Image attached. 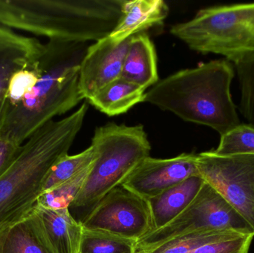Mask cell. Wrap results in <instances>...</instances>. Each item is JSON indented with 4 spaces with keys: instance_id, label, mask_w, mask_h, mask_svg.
Returning a JSON list of instances; mask_svg holds the SVG:
<instances>
[{
    "instance_id": "cell-13",
    "label": "cell",
    "mask_w": 254,
    "mask_h": 253,
    "mask_svg": "<svg viewBox=\"0 0 254 253\" xmlns=\"http://www.w3.org/2000/svg\"><path fill=\"white\" fill-rule=\"evenodd\" d=\"M42 45L35 37L17 34L0 25V118L10 77L25 66Z\"/></svg>"
},
{
    "instance_id": "cell-27",
    "label": "cell",
    "mask_w": 254,
    "mask_h": 253,
    "mask_svg": "<svg viewBox=\"0 0 254 253\" xmlns=\"http://www.w3.org/2000/svg\"><path fill=\"white\" fill-rule=\"evenodd\" d=\"M13 225V224H12ZM11 225L4 226V227H0V253H1V247H2L3 242H4V238L7 234V230L9 227Z\"/></svg>"
},
{
    "instance_id": "cell-15",
    "label": "cell",
    "mask_w": 254,
    "mask_h": 253,
    "mask_svg": "<svg viewBox=\"0 0 254 253\" xmlns=\"http://www.w3.org/2000/svg\"><path fill=\"white\" fill-rule=\"evenodd\" d=\"M121 78L145 90L158 83L156 51L152 40L144 32L131 37Z\"/></svg>"
},
{
    "instance_id": "cell-14",
    "label": "cell",
    "mask_w": 254,
    "mask_h": 253,
    "mask_svg": "<svg viewBox=\"0 0 254 253\" xmlns=\"http://www.w3.org/2000/svg\"><path fill=\"white\" fill-rule=\"evenodd\" d=\"M122 11L119 23L108 36L118 44L162 24L168 16L169 7L163 0H125Z\"/></svg>"
},
{
    "instance_id": "cell-12",
    "label": "cell",
    "mask_w": 254,
    "mask_h": 253,
    "mask_svg": "<svg viewBox=\"0 0 254 253\" xmlns=\"http://www.w3.org/2000/svg\"><path fill=\"white\" fill-rule=\"evenodd\" d=\"M28 215L46 253H80L83 225L68 208L49 209L36 204Z\"/></svg>"
},
{
    "instance_id": "cell-9",
    "label": "cell",
    "mask_w": 254,
    "mask_h": 253,
    "mask_svg": "<svg viewBox=\"0 0 254 253\" xmlns=\"http://www.w3.org/2000/svg\"><path fill=\"white\" fill-rule=\"evenodd\" d=\"M82 225L137 242L155 230L148 201L122 186L106 195Z\"/></svg>"
},
{
    "instance_id": "cell-11",
    "label": "cell",
    "mask_w": 254,
    "mask_h": 253,
    "mask_svg": "<svg viewBox=\"0 0 254 253\" xmlns=\"http://www.w3.org/2000/svg\"><path fill=\"white\" fill-rule=\"evenodd\" d=\"M131 38L118 44L107 37L88 46L79 69V88L83 100L89 101L121 78Z\"/></svg>"
},
{
    "instance_id": "cell-19",
    "label": "cell",
    "mask_w": 254,
    "mask_h": 253,
    "mask_svg": "<svg viewBox=\"0 0 254 253\" xmlns=\"http://www.w3.org/2000/svg\"><path fill=\"white\" fill-rule=\"evenodd\" d=\"M28 215L9 227L1 253H47Z\"/></svg>"
},
{
    "instance_id": "cell-16",
    "label": "cell",
    "mask_w": 254,
    "mask_h": 253,
    "mask_svg": "<svg viewBox=\"0 0 254 253\" xmlns=\"http://www.w3.org/2000/svg\"><path fill=\"white\" fill-rule=\"evenodd\" d=\"M204 184L199 175H194L149 199L155 230L165 227L181 215L192 203Z\"/></svg>"
},
{
    "instance_id": "cell-21",
    "label": "cell",
    "mask_w": 254,
    "mask_h": 253,
    "mask_svg": "<svg viewBox=\"0 0 254 253\" xmlns=\"http://www.w3.org/2000/svg\"><path fill=\"white\" fill-rule=\"evenodd\" d=\"M92 165L74 178L65 181L56 188L42 193L38 198L37 205L49 209H64L69 207L71 203L74 202L81 190L89 175Z\"/></svg>"
},
{
    "instance_id": "cell-22",
    "label": "cell",
    "mask_w": 254,
    "mask_h": 253,
    "mask_svg": "<svg viewBox=\"0 0 254 253\" xmlns=\"http://www.w3.org/2000/svg\"><path fill=\"white\" fill-rule=\"evenodd\" d=\"M213 151L222 155L254 154V126L240 123L221 136L219 146Z\"/></svg>"
},
{
    "instance_id": "cell-6",
    "label": "cell",
    "mask_w": 254,
    "mask_h": 253,
    "mask_svg": "<svg viewBox=\"0 0 254 253\" xmlns=\"http://www.w3.org/2000/svg\"><path fill=\"white\" fill-rule=\"evenodd\" d=\"M170 33L192 50L222 55L237 65L254 53V2L201 9Z\"/></svg>"
},
{
    "instance_id": "cell-7",
    "label": "cell",
    "mask_w": 254,
    "mask_h": 253,
    "mask_svg": "<svg viewBox=\"0 0 254 253\" xmlns=\"http://www.w3.org/2000/svg\"><path fill=\"white\" fill-rule=\"evenodd\" d=\"M212 231L254 234L243 216L204 181L192 203L181 215L137 242L136 253L149 252L181 236Z\"/></svg>"
},
{
    "instance_id": "cell-2",
    "label": "cell",
    "mask_w": 254,
    "mask_h": 253,
    "mask_svg": "<svg viewBox=\"0 0 254 253\" xmlns=\"http://www.w3.org/2000/svg\"><path fill=\"white\" fill-rule=\"evenodd\" d=\"M87 111L84 102L65 118L51 120L37 129L21 145L16 158L0 178V227L23 219L37 204L48 174L68 154Z\"/></svg>"
},
{
    "instance_id": "cell-5",
    "label": "cell",
    "mask_w": 254,
    "mask_h": 253,
    "mask_svg": "<svg viewBox=\"0 0 254 253\" xmlns=\"http://www.w3.org/2000/svg\"><path fill=\"white\" fill-rule=\"evenodd\" d=\"M95 160L79 194L68 210L83 224L96 205L122 184L137 165L149 157L151 145L141 125L108 123L95 131L92 144Z\"/></svg>"
},
{
    "instance_id": "cell-26",
    "label": "cell",
    "mask_w": 254,
    "mask_h": 253,
    "mask_svg": "<svg viewBox=\"0 0 254 253\" xmlns=\"http://www.w3.org/2000/svg\"><path fill=\"white\" fill-rule=\"evenodd\" d=\"M21 146L0 138V178L7 172L19 153Z\"/></svg>"
},
{
    "instance_id": "cell-18",
    "label": "cell",
    "mask_w": 254,
    "mask_h": 253,
    "mask_svg": "<svg viewBox=\"0 0 254 253\" xmlns=\"http://www.w3.org/2000/svg\"><path fill=\"white\" fill-rule=\"evenodd\" d=\"M95 160V152L92 146L74 155L61 157L52 168L43 186V193L56 188L71 179L91 166Z\"/></svg>"
},
{
    "instance_id": "cell-23",
    "label": "cell",
    "mask_w": 254,
    "mask_h": 253,
    "mask_svg": "<svg viewBox=\"0 0 254 253\" xmlns=\"http://www.w3.org/2000/svg\"><path fill=\"white\" fill-rule=\"evenodd\" d=\"M37 53L30 58L25 66L16 71L10 77L2 111L15 106L37 83L38 75L34 62V57Z\"/></svg>"
},
{
    "instance_id": "cell-1",
    "label": "cell",
    "mask_w": 254,
    "mask_h": 253,
    "mask_svg": "<svg viewBox=\"0 0 254 253\" xmlns=\"http://www.w3.org/2000/svg\"><path fill=\"white\" fill-rule=\"evenodd\" d=\"M86 43L49 40L34 56L37 83L0 118V138L21 146L35 131L78 105L83 98L79 69Z\"/></svg>"
},
{
    "instance_id": "cell-10",
    "label": "cell",
    "mask_w": 254,
    "mask_h": 253,
    "mask_svg": "<svg viewBox=\"0 0 254 253\" xmlns=\"http://www.w3.org/2000/svg\"><path fill=\"white\" fill-rule=\"evenodd\" d=\"M197 154L183 153L168 159L146 157L122 183L128 191L148 201L166 190L199 175Z\"/></svg>"
},
{
    "instance_id": "cell-4",
    "label": "cell",
    "mask_w": 254,
    "mask_h": 253,
    "mask_svg": "<svg viewBox=\"0 0 254 253\" xmlns=\"http://www.w3.org/2000/svg\"><path fill=\"white\" fill-rule=\"evenodd\" d=\"M125 0H0V25L49 40L86 43L108 37Z\"/></svg>"
},
{
    "instance_id": "cell-20",
    "label": "cell",
    "mask_w": 254,
    "mask_h": 253,
    "mask_svg": "<svg viewBox=\"0 0 254 253\" xmlns=\"http://www.w3.org/2000/svg\"><path fill=\"white\" fill-rule=\"evenodd\" d=\"M137 242L83 229L80 253H136Z\"/></svg>"
},
{
    "instance_id": "cell-3",
    "label": "cell",
    "mask_w": 254,
    "mask_h": 253,
    "mask_svg": "<svg viewBox=\"0 0 254 253\" xmlns=\"http://www.w3.org/2000/svg\"><path fill=\"white\" fill-rule=\"evenodd\" d=\"M234 69L227 59L181 70L158 81L145 94V102L182 120L225 135L240 124L231 94Z\"/></svg>"
},
{
    "instance_id": "cell-17",
    "label": "cell",
    "mask_w": 254,
    "mask_h": 253,
    "mask_svg": "<svg viewBox=\"0 0 254 253\" xmlns=\"http://www.w3.org/2000/svg\"><path fill=\"white\" fill-rule=\"evenodd\" d=\"M145 94L143 88L120 78L106 86L88 102L98 111L113 117L125 114L134 105L144 102Z\"/></svg>"
},
{
    "instance_id": "cell-8",
    "label": "cell",
    "mask_w": 254,
    "mask_h": 253,
    "mask_svg": "<svg viewBox=\"0 0 254 253\" xmlns=\"http://www.w3.org/2000/svg\"><path fill=\"white\" fill-rule=\"evenodd\" d=\"M197 169L247 221L254 233V154L222 155L213 150L197 154Z\"/></svg>"
},
{
    "instance_id": "cell-25",
    "label": "cell",
    "mask_w": 254,
    "mask_h": 253,
    "mask_svg": "<svg viewBox=\"0 0 254 253\" xmlns=\"http://www.w3.org/2000/svg\"><path fill=\"white\" fill-rule=\"evenodd\" d=\"M254 238V234L237 233L200 245L188 253H249Z\"/></svg>"
},
{
    "instance_id": "cell-24",
    "label": "cell",
    "mask_w": 254,
    "mask_h": 253,
    "mask_svg": "<svg viewBox=\"0 0 254 253\" xmlns=\"http://www.w3.org/2000/svg\"><path fill=\"white\" fill-rule=\"evenodd\" d=\"M235 65L241 89L240 111L254 126V53Z\"/></svg>"
}]
</instances>
